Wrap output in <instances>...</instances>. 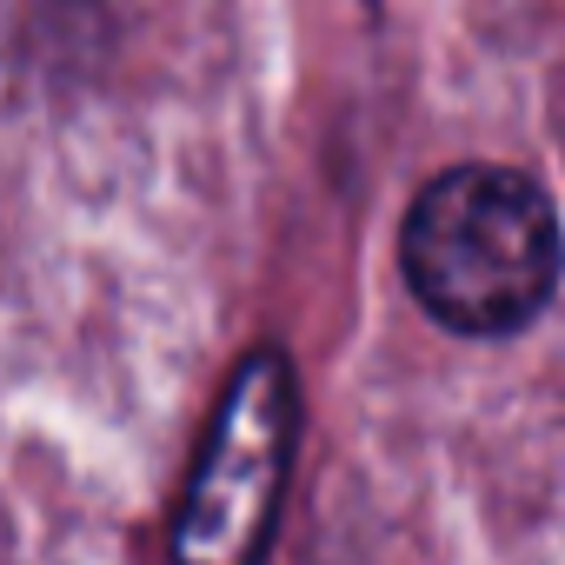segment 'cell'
Wrapping results in <instances>:
<instances>
[{
	"mask_svg": "<svg viewBox=\"0 0 565 565\" xmlns=\"http://www.w3.org/2000/svg\"><path fill=\"white\" fill-rule=\"evenodd\" d=\"M300 446V386L279 347H253L200 439L173 519V565H266Z\"/></svg>",
	"mask_w": 565,
	"mask_h": 565,
	"instance_id": "7a4b0ae2",
	"label": "cell"
},
{
	"mask_svg": "<svg viewBox=\"0 0 565 565\" xmlns=\"http://www.w3.org/2000/svg\"><path fill=\"white\" fill-rule=\"evenodd\" d=\"M413 300L459 340H512L545 313L565 273V233L545 186L519 167H446L399 226Z\"/></svg>",
	"mask_w": 565,
	"mask_h": 565,
	"instance_id": "6da1fadb",
	"label": "cell"
}]
</instances>
